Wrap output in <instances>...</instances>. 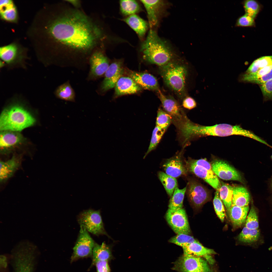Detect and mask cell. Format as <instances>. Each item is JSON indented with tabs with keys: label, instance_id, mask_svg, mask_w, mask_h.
<instances>
[{
	"label": "cell",
	"instance_id": "1",
	"mask_svg": "<svg viewBox=\"0 0 272 272\" xmlns=\"http://www.w3.org/2000/svg\"><path fill=\"white\" fill-rule=\"evenodd\" d=\"M43 12L34 28L36 40L42 48L53 42L84 51L90 49L101 36L99 29L94 27L80 13L75 12L52 18Z\"/></svg>",
	"mask_w": 272,
	"mask_h": 272
},
{
	"label": "cell",
	"instance_id": "2",
	"mask_svg": "<svg viewBox=\"0 0 272 272\" xmlns=\"http://www.w3.org/2000/svg\"><path fill=\"white\" fill-rule=\"evenodd\" d=\"M184 135L186 139L208 136L221 137L237 135L246 137L260 143L262 139L252 131L243 128L240 125H233L227 124H216L212 126L201 125L190 121L185 128Z\"/></svg>",
	"mask_w": 272,
	"mask_h": 272
},
{
	"label": "cell",
	"instance_id": "3",
	"mask_svg": "<svg viewBox=\"0 0 272 272\" xmlns=\"http://www.w3.org/2000/svg\"><path fill=\"white\" fill-rule=\"evenodd\" d=\"M140 51L145 60L160 67L171 62L174 56L171 46L152 29L142 43Z\"/></svg>",
	"mask_w": 272,
	"mask_h": 272
},
{
	"label": "cell",
	"instance_id": "4",
	"mask_svg": "<svg viewBox=\"0 0 272 272\" xmlns=\"http://www.w3.org/2000/svg\"><path fill=\"white\" fill-rule=\"evenodd\" d=\"M1 131L20 132L34 125L36 120L31 114L22 105L12 104L2 111L0 117Z\"/></svg>",
	"mask_w": 272,
	"mask_h": 272
},
{
	"label": "cell",
	"instance_id": "5",
	"mask_svg": "<svg viewBox=\"0 0 272 272\" xmlns=\"http://www.w3.org/2000/svg\"><path fill=\"white\" fill-rule=\"evenodd\" d=\"M160 73L168 87L179 97L184 95L187 70L184 65L171 61L160 66Z\"/></svg>",
	"mask_w": 272,
	"mask_h": 272
},
{
	"label": "cell",
	"instance_id": "6",
	"mask_svg": "<svg viewBox=\"0 0 272 272\" xmlns=\"http://www.w3.org/2000/svg\"><path fill=\"white\" fill-rule=\"evenodd\" d=\"M78 220L80 227L88 232L97 236L105 235L111 238L105 230L99 210H85L79 214Z\"/></svg>",
	"mask_w": 272,
	"mask_h": 272
},
{
	"label": "cell",
	"instance_id": "7",
	"mask_svg": "<svg viewBox=\"0 0 272 272\" xmlns=\"http://www.w3.org/2000/svg\"><path fill=\"white\" fill-rule=\"evenodd\" d=\"M173 268L178 272H211L204 258L183 254L174 262Z\"/></svg>",
	"mask_w": 272,
	"mask_h": 272
},
{
	"label": "cell",
	"instance_id": "8",
	"mask_svg": "<svg viewBox=\"0 0 272 272\" xmlns=\"http://www.w3.org/2000/svg\"><path fill=\"white\" fill-rule=\"evenodd\" d=\"M95 243L88 232L80 227L79 236L73 248L71 262H73L80 259L92 257Z\"/></svg>",
	"mask_w": 272,
	"mask_h": 272
},
{
	"label": "cell",
	"instance_id": "9",
	"mask_svg": "<svg viewBox=\"0 0 272 272\" xmlns=\"http://www.w3.org/2000/svg\"><path fill=\"white\" fill-rule=\"evenodd\" d=\"M186 193L192 206L198 209L210 199L209 191L205 186L196 180L189 179L186 186Z\"/></svg>",
	"mask_w": 272,
	"mask_h": 272
},
{
	"label": "cell",
	"instance_id": "10",
	"mask_svg": "<svg viewBox=\"0 0 272 272\" xmlns=\"http://www.w3.org/2000/svg\"><path fill=\"white\" fill-rule=\"evenodd\" d=\"M157 92L164 110L171 116L172 122L177 128L187 120V117L179 104L174 99L165 95L160 90Z\"/></svg>",
	"mask_w": 272,
	"mask_h": 272
},
{
	"label": "cell",
	"instance_id": "11",
	"mask_svg": "<svg viewBox=\"0 0 272 272\" xmlns=\"http://www.w3.org/2000/svg\"><path fill=\"white\" fill-rule=\"evenodd\" d=\"M165 218L168 223L177 234L184 233L189 234L191 230L187 216L183 208L177 210L168 208Z\"/></svg>",
	"mask_w": 272,
	"mask_h": 272
},
{
	"label": "cell",
	"instance_id": "12",
	"mask_svg": "<svg viewBox=\"0 0 272 272\" xmlns=\"http://www.w3.org/2000/svg\"><path fill=\"white\" fill-rule=\"evenodd\" d=\"M0 57L2 66L22 65L25 58L24 51L15 43L1 47Z\"/></svg>",
	"mask_w": 272,
	"mask_h": 272
},
{
	"label": "cell",
	"instance_id": "13",
	"mask_svg": "<svg viewBox=\"0 0 272 272\" xmlns=\"http://www.w3.org/2000/svg\"><path fill=\"white\" fill-rule=\"evenodd\" d=\"M211 165L214 173L221 179L236 181L242 183L244 182L240 173L226 162L220 160H216L212 163Z\"/></svg>",
	"mask_w": 272,
	"mask_h": 272
},
{
	"label": "cell",
	"instance_id": "14",
	"mask_svg": "<svg viewBox=\"0 0 272 272\" xmlns=\"http://www.w3.org/2000/svg\"><path fill=\"white\" fill-rule=\"evenodd\" d=\"M90 70L88 79L94 80L105 74L109 65L107 57L102 52L93 53L89 59Z\"/></svg>",
	"mask_w": 272,
	"mask_h": 272
},
{
	"label": "cell",
	"instance_id": "15",
	"mask_svg": "<svg viewBox=\"0 0 272 272\" xmlns=\"http://www.w3.org/2000/svg\"><path fill=\"white\" fill-rule=\"evenodd\" d=\"M25 139L20 132L9 130L1 131L0 148L2 154L8 153L22 144Z\"/></svg>",
	"mask_w": 272,
	"mask_h": 272
},
{
	"label": "cell",
	"instance_id": "16",
	"mask_svg": "<svg viewBox=\"0 0 272 272\" xmlns=\"http://www.w3.org/2000/svg\"><path fill=\"white\" fill-rule=\"evenodd\" d=\"M123 72L121 62L116 61L112 63L105 74V78L101 86V91L105 92L115 87Z\"/></svg>",
	"mask_w": 272,
	"mask_h": 272
},
{
	"label": "cell",
	"instance_id": "17",
	"mask_svg": "<svg viewBox=\"0 0 272 272\" xmlns=\"http://www.w3.org/2000/svg\"><path fill=\"white\" fill-rule=\"evenodd\" d=\"M146 11L150 26H156L159 18L165 7L166 3L162 0H141Z\"/></svg>",
	"mask_w": 272,
	"mask_h": 272
},
{
	"label": "cell",
	"instance_id": "18",
	"mask_svg": "<svg viewBox=\"0 0 272 272\" xmlns=\"http://www.w3.org/2000/svg\"><path fill=\"white\" fill-rule=\"evenodd\" d=\"M185 166L188 171L203 179L216 190L219 191L221 186V182L213 171H210L200 166L186 162Z\"/></svg>",
	"mask_w": 272,
	"mask_h": 272
},
{
	"label": "cell",
	"instance_id": "19",
	"mask_svg": "<svg viewBox=\"0 0 272 272\" xmlns=\"http://www.w3.org/2000/svg\"><path fill=\"white\" fill-rule=\"evenodd\" d=\"M162 166L166 174L175 178L186 175L187 173L180 154L167 159Z\"/></svg>",
	"mask_w": 272,
	"mask_h": 272
},
{
	"label": "cell",
	"instance_id": "20",
	"mask_svg": "<svg viewBox=\"0 0 272 272\" xmlns=\"http://www.w3.org/2000/svg\"><path fill=\"white\" fill-rule=\"evenodd\" d=\"M129 76L142 88L152 90H159L156 79L153 76L146 73L130 71Z\"/></svg>",
	"mask_w": 272,
	"mask_h": 272
},
{
	"label": "cell",
	"instance_id": "21",
	"mask_svg": "<svg viewBox=\"0 0 272 272\" xmlns=\"http://www.w3.org/2000/svg\"><path fill=\"white\" fill-rule=\"evenodd\" d=\"M20 157L13 155L11 158L6 161H1L0 181L6 182L14 175L20 166Z\"/></svg>",
	"mask_w": 272,
	"mask_h": 272
},
{
	"label": "cell",
	"instance_id": "22",
	"mask_svg": "<svg viewBox=\"0 0 272 272\" xmlns=\"http://www.w3.org/2000/svg\"><path fill=\"white\" fill-rule=\"evenodd\" d=\"M116 96L133 94L141 91L142 88L131 77H121L115 86Z\"/></svg>",
	"mask_w": 272,
	"mask_h": 272
},
{
	"label": "cell",
	"instance_id": "23",
	"mask_svg": "<svg viewBox=\"0 0 272 272\" xmlns=\"http://www.w3.org/2000/svg\"><path fill=\"white\" fill-rule=\"evenodd\" d=\"M112 246L107 245L104 242L101 245L95 243L92 254V261L91 267L99 261H111L114 258L112 253Z\"/></svg>",
	"mask_w": 272,
	"mask_h": 272
},
{
	"label": "cell",
	"instance_id": "24",
	"mask_svg": "<svg viewBox=\"0 0 272 272\" xmlns=\"http://www.w3.org/2000/svg\"><path fill=\"white\" fill-rule=\"evenodd\" d=\"M182 248L183 254L201 257L205 259L209 255L216 253L214 250L204 247L197 241Z\"/></svg>",
	"mask_w": 272,
	"mask_h": 272
},
{
	"label": "cell",
	"instance_id": "25",
	"mask_svg": "<svg viewBox=\"0 0 272 272\" xmlns=\"http://www.w3.org/2000/svg\"><path fill=\"white\" fill-rule=\"evenodd\" d=\"M0 13L2 19L11 22H16L18 18L16 6L11 0L0 1Z\"/></svg>",
	"mask_w": 272,
	"mask_h": 272
},
{
	"label": "cell",
	"instance_id": "26",
	"mask_svg": "<svg viewBox=\"0 0 272 272\" xmlns=\"http://www.w3.org/2000/svg\"><path fill=\"white\" fill-rule=\"evenodd\" d=\"M249 209V205L244 207L231 206L228 212L234 227H240L245 222Z\"/></svg>",
	"mask_w": 272,
	"mask_h": 272
},
{
	"label": "cell",
	"instance_id": "27",
	"mask_svg": "<svg viewBox=\"0 0 272 272\" xmlns=\"http://www.w3.org/2000/svg\"><path fill=\"white\" fill-rule=\"evenodd\" d=\"M123 21L140 37L142 38L144 36L148 25L146 21L136 14L128 16L123 19Z\"/></svg>",
	"mask_w": 272,
	"mask_h": 272
},
{
	"label": "cell",
	"instance_id": "28",
	"mask_svg": "<svg viewBox=\"0 0 272 272\" xmlns=\"http://www.w3.org/2000/svg\"><path fill=\"white\" fill-rule=\"evenodd\" d=\"M250 196L247 189L241 186L233 187L232 206L244 207L248 206Z\"/></svg>",
	"mask_w": 272,
	"mask_h": 272
},
{
	"label": "cell",
	"instance_id": "29",
	"mask_svg": "<svg viewBox=\"0 0 272 272\" xmlns=\"http://www.w3.org/2000/svg\"><path fill=\"white\" fill-rule=\"evenodd\" d=\"M55 94L57 98L61 99L72 102L75 101V92L69 81L58 87Z\"/></svg>",
	"mask_w": 272,
	"mask_h": 272
},
{
	"label": "cell",
	"instance_id": "30",
	"mask_svg": "<svg viewBox=\"0 0 272 272\" xmlns=\"http://www.w3.org/2000/svg\"><path fill=\"white\" fill-rule=\"evenodd\" d=\"M272 65V55L261 56L254 60L244 73H254L265 67Z\"/></svg>",
	"mask_w": 272,
	"mask_h": 272
},
{
	"label": "cell",
	"instance_id": "31",
	"mask_svg": "<svg viewBox=\"0 0 272 272\" xmlns=\"http://www.w3.org/2000/svg\"><path fill=\"white\" fill-rule=\"evenodd\" d=\"M158 176L167 193L171 197L175 189L178 186L176 178L161 171L158 172Z\"/></svg>",
	"mask_w": 272,
	"mask_h": 272
},
{
	"label": "cell",
	"instance_id": "32",
	"mask_svg": "<svg viewBox=\"0 0 272 272\" xmlns=\"http://www.w3.org/2000/svg\"><path fill=\"white\" fill-rule=\"evenodd\" d=\"M219 190L220 198L228 211L232 206L233 187L222 181Z\"/></svg>",
	"mask_w": 272,
	"mask_h": 272
},
{
	"label": "cell",
	"instance_id": "33",
	"mask_svg": "<svg viewBox=\"0 0 272 272\" xmlns=\"http://www.w3.org/2000/svg\"><path fill=\"white\" fill-rule=\"evenodd\" d=\"M186 187L182 189L177 186L175 189L172 196L169 200L168 208L172 210H177L183 208V201Z\"/></svg>",
	"mask_w": 272,
	"mask_h": 272
},
{
	"label": "cell",
	"instance_id": "34",
	"mask_svg": "<svg viewBox=\"0 0 272 272\" xmlns=\"http://www.w3.org/2000/svg\"><path fill=\"white\" fill-rule=\"evenodd\" d=\"M259 229H251L245 226L237 237L240 242L245 243H250L256 242L260 236Z\"/></svg>",
	"mask_w": 272,
	"mask_h": 272
},
{
	"label": "cell",
	"instance_id": "35",
	"mask_svg": "<svg viewBox=\"0 0 272 272\" xmlns=\"http://www.w3.org/2000/svg\"><path fill=\"white\" fill-rule=\"evenodd\" d=\"M119 4L121 12L124 16L135 14L141 10L140 5L136 1L121 0Z\"/></svg>",
	"mask_w": 272,
	"mask_h": 272
},
{
	"label": "cell",
	"instance_id": "36",
	"mask_svg": "<svg viewBox=\"0 0 272 272\" xmlns=\"http://www.w3.org/2000/svg\"><path fill=\"white\" fill-rule=\"evenodd\" d=\"M245 14L255 19L262 9V5L255 0H245L242 2Z\"/></svg>",
	"mask_w": 272,
	"mask_h": 272
},
{
	"label": "cell",
	"instance_id": "37",
	"mask_svg": "<svg viewBox=\"0 0 272 272\" xmlns=\"http://www.w3.org/2000/svg\"><path fill=\"white\" fill-rule=\"evenodd\" d=\"M166 130L156 126L153 131L149 146L143 157L144 159L150 152L155 149Z\"/></svg>",
	"mask_w": 272,
	"mask_h": 272
},
{
	"label": "cell",
	"instance_id": "38",
	"mask_svg": "<svg viewBox=\"0 0 272 272\" xmlns=\"http://www.w3.org/2000/svg\"><path fill=\"white\" fill-rule=\"evenodd\" d=\"M172 122L171 116L164 110L159 108L157 111L156 126L166 130Z\"/></svg>",
	"mask_w": 272,
	"mask_h": 272
},
{
	"label": "cell",
	"instance_id": "39",
	"mask_svg": "<svg viewBox=\"0 0 272 272\" xmlns=\"http://www.w3.org/2000/svg\"><path fill=\"white\" fill-rule=\"evenodd\" d=\"M197 241L192 236L184 233L177 235L171 238L169 240L170 243L174 244L183 247L193 242Z\"/></svg>",
	"mask_w": 272,
	"mask_h": 272
},
{
	"label": "cell",
	"instance_id": "40",
	"mask_svg": "<svg viewBox=\"0 0 272 272\" xmlns=\"http://www.w3.org/2000/svg\"><path fill=\"white\" fill-rule=\"evenodd\" d=\"M251 229H257L259 228L258 216L256 210L253 206H251L246 221L245 226Z\"/></svg>",
	"mask_w": 272,
	"mask_h": 272
},
{
	"label": "cell",
	"instance_id": "41",
	"mask_svg": "<svg viewBox=\"0 0 272 272\" xmlns=\"http://www.w3.org/2000/svg\"><path fill=\"white\" fill-rule=\"evenodd\" d=\"M214 209L216 213L221 221L223 222L225 216V210L223 203L219 195V191L216 190L213 200Z\"/></svg>",
	"mask_w": 272,
	"mask_h": 272
},
{
	"label": "cell",
	"instance_id": "42",
	"mask_svg": "<svg viewBox=\"0 0 272 272\" xmlns=\"http://www.w3.org/2000/svg\"><path fill=\"white\" fill-rule=\"evenodd\" d=\"M255 19L245 14L236 20L235 26L238 27H252L255 26Z\"/></svg>",
	"mask_w": 272,
	"mask_h": 272
},
{
	"label": "cell",
	"instance_id": "43",
	"mask_svg": "<svg viewBox=\"0 0 272 272\" xmlns=\"http://www.w3.org/2000/svg\"><path fill=\"white\" fill-rule=\"evenodd\" d=\"M264 101H272V79L259 85Z\"/></svg>",
	"mask_w": 272,
	"mask_h": 272
},
{
	"label": "cell",
	"instance_id": "44",
	"mask_svg": "<svg viewBox=\"0 0 272 272\" xmlns=\"http://www.w3.org/2000/svg\"><path fill=\"white\" fill-rule=\"evenodd\" d=\"M186 162L191 164L200 166L210 171H213L211 164L204 159L195 160L190 159L186 161Z\"/></svg>",
	"mask_w": 272,
	"mask_h": 272
},
{
	"label": "cell",
	"instance_id": "45",
	"mask_svg": "<svg viewBox=\"0 0 272 272\" xmlns=\"http://www.w3.org/2000/svg\"><path fill=\"white\" fill-rule=\"evenodd\" d=\"M108 261H99L94 264L96 272H111V269Z\"/></svg>",
	"mask_w": 272,
	"mask_h": 272
},
{
	"label": "cell",
	"instance_id": "46",
	"mask_svg": "<svg viewBox=\"0 0 272 272\" xmlns=\"http://www.w3.org/2000/svg\"><path fill=\"white\" fill-rule=\"evenodd\" d=\"M182 105L184 108L190 110L196 107V103L195 100L192 98L190 97H187L183 100Z\"/></svg>",
	"mask_w": 272,
	"mask_h": 272
},
{
	"label": "cell",
	"instance_id": "47",
	"mask_svg": "<svg viewBox=\"0 0 272 272\" xmlns=\"http://www.w3.org/2000/svg\"><path fill=\"white\" fill-rule=\"evenodd\" d=\"M272 79V69L267 74L253 81L252 83L257 84L259 85Z\"/></svg>",
	"mask_w": 272,
	"mask_h": 272
},
{
	"label": "cell",
	"instance_id": "48",
	"mask_svg": "<svg viewBox=\"0 0 272 272\" xmlns=\"http://www.w3.org/2000/svg\"><path fill=\"white\" fill-rule=\"evenodd\" d=\"M269 249V250H272V246H271L270 247V248H269V249Z\"/></svg>",
	"mask_w": 272,
	"mask_h": 272
},
{
	"label": "cell",
	"instance_id": "49",
	"mask_svg": "<svg viewBox=\"0 0 272 272\" xmlns=\"http://www.w3.org/2000/svg\"><path fill=\"white\" fill-rule=\"evenodd\" d=\"M271 188L272 189V180H271Z\"/></svg>",
	"mask_w": 272,
	"mask_h": 272
},
{
	"label": "cell",
	"instance_id": "50",
	"mask_svg": "<svg viewBox=\"0 0 272 272\" xmlns=\"http://www.w3.org/2000/svg\"><path fill=\"white\" fill-rule=\"evenodd\" d=\"M271 158H272V155H271Z\"/></svg>",
	"mask_w": 272,
	"mask_h": 272
}]
</instances>
